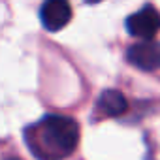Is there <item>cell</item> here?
Here are the masks:
<instances>
[{
  "mask_svg": "<svg viewBox=\"0 0 160 160\" xmlns=\"http://www.w3.org/2000/svg\"><path fill=\"white\" fill-rule=\"evenodd\" d=\"M25 141L38 160H60L77 147L79 126L72 117L49 113L25 130Z\"/></svg>",
  "mask_w": 160,
  "mask_h": 160,
  "instance_id": "obj_1",
  "label": "cell"
},
{
  "mask_svg": "<svg viewBox=\"0 0 160 160\" xmlns=\"http://www.w3.org/2000/svg\"><path fill=\"white\" fill-rule=\"evenodd\" d=\"M126 30L130 36L141 42L152 40L160 32V12L151 4L143 6L126 19Z\"/></svg>",
  "mask_w": 160,
  "mask_h": 160,
  "instance_id": "obj_2",
  "label": "cell"
},
{
  "mask_svg": "<svg viewBox=\"0 0 160 160\" xmlns=\"http://www.w3.org/2000/svg\"><path fill=\"white\" fill-rule=\"evenodd\" d=\"M126 58L132 66L143 72L160 70V42H138L130 45V49L126 51Z\"/></svg>",
  "mask_w": 160,
  "mask_h": 160,
  "instance_id": "obj_3",
  "label": "cell"
},
{
  "mask_svg": "<svg viewBox=\"0 0 160 160\" xmlns=\"http://www.w3.org/2000/svg\"><path fill=\"white\" fill-rule=\"evenodd\" d=\"M72 19V6L68 0H45L40 10V21L45 30L57 32Z\"/></svg>",
  "mask_w": 160,
  "mask_h": 160,
  "instance_id": "obj_4",
  "label": "cell"
},
{
  "mask_svg": "<svg viewBox=\"0 0 160 160\" xmlns=\"http://www.w3.org/2000/svg\"><path fill=\"white\" fill-rule=\"evenodd\" d=\"M96 108L106 117H119L128 109V102H126L122 92H119L115 89H109V91H104L100 94Z\"/></svg>",
  "mask_w": 160,
  "mask_h": 160,
  "instance_id": "obj_5",
  "label": "cell"
},
{
  "mask_svg": "<svg viewBox=\"0 0 160 160\" xmlns=\"http://www.w3.org/2000/svg\"><path fill=\"white\" fill-rule=\"evenodd\" d=\"M85 2H89V4H98V2H102V0H85Z\"/></svg>",
  "mask_w": 160,
  "mask_h": 160,
  "instance_id": "obj_6",
  "label": "cell"
},
{
  "mask_svg": "<svg viewBox=\"0 0 160 160\" xmlns=\"http://www.w3.org/2000/svg\"><path fill=\"white\" fill-rule=\"evenodd\" d=\"M8 160H19V158H15V156H12V158H8Z\"/></svg>",
  "mask_w": 160,
  "mask_h": 160,
  "instance_id": "obj_7",
  "label": "cell"
}]
</instances>
